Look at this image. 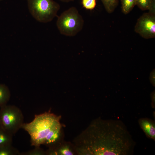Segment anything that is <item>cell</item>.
<instances>
[{"label": "cell", "instance_id": "obj_1", "mask_svg": "<svg viewBox=\"0 0 155 155\" xmlns=\"http://www.w3.org/2000/svg\"><path fill=\"white\" fill-rule=\"evenodd\" d=\"M79 155H129L135 143L121 121L92 120L72 143Z\"/></svg>", "mask_w": 155, "mask_h": 155}, {"label": "cell", "instance_id": "obj_2", "mask_svg": "<svg viewBox=\"0 0 155 155\" xmlns=\"http://www.w3.org/2000/svg\"><path fill=\"white\" fill-rule=\"evenodd\" d=\"M60 117L50 112L35 115L30 123H24L22 128L30 137L31 145L35 147L44 145L47 138L53 132L62 130Z\"/></svg>", "mask_w": 155, "mask_h": 155}, {"label": "cell", "instance_id": "obj_3", "mask_svg": "<svg viewBox=\"0 0 155 155\" xmlns=\"http://www.w3.org/2000/svg\"><path fill=\"white\" fill-rule=\"evenodd\" d=\"M84 21L77 8L72 7L58 17L57 27L60 33L68 36L76 35L83 29Z\"/></svg>", "mask_w": 155, "mask_h": 155}, {"label": "cell", "instance_id": "obj_4", "mask_svg": "<svg viewBox=\"0 0 155 155\" xmlns=\"http://www.w3.org/2000/svg\"><path fill=\"white\" fill-rule=\"evenodd\" d=\"M29 11L37 21L47 23L57 16L59 4L54 0H27Z\"/></svg>", "mask_w": 155, "mask_h": 155}, {"label": "cell", "instance_id": "obj_5", "mask_svg": "<svg viewBox=\"0 0 155 155\" xmlns=\"http://www.w3.org/2000/svg\"><path fill=\"white\" fill-rule=\"evenodd\" d=\"M24 117L21 110L14 105L7 104L0 107V125L13 135L22 128Z\"/></svg>", "mask_w": 155, "mask_h": 155}, {"label": "cell", "instance_id": "obj_6", "mask_svg": "<svg viewBox=\"0 0 155 155\" xmlns=\"http://www.w3.org/2000/svg\"><path fill=\"white\" fill-rule=\"evenodd\" d=\"M135 32L142 37L149 39L155 37V15L144 13L137 20Z\"/></svg>", "mask_w": 155, "mask_h": 155}, {"label": "cell", "instance_id": "obj_7", "mask_svg": "<svg viewBox=\"0 0 155 155\" xmlns=\"http://www.w3.org/2000/svg\"><path fill=\"white\" fill-rule=\"evenodd\" d=\"M46 155H73L77 154L72 143L61 141L45 151Z\"/></svg>", "mask_w": 155, "mask_h": 155}, {"label": "cell", "instance_id": "obj_8", "mask_svg": "<svg viewBox=\"0 0 155 155\" xmlns=\"http://www.w3.org/2000/svg\"><path fill=\"white\" fill-rule=\"evenodd\" d=\"M138 123L140 127L147 137L155 140V123L152 119L147 118H142L139 119Z\"/></svg>", "mask_w": 155, "mask_h": 155}, {"label": "cell", "instance_id": "obj_9", "mask_svg": "<svg viewBox=\"0 0 155 155\" xmlns=\"http://www.w3.org/2000/svg\"><path fill=\"white\" fill-rule=\"evenodd\" d=\"M11 97L8 87L5 84H0V107L7 104Z\"/></svg>", "mask_w": 155, "mask_h": 155}, {"label": "cell", "instance_id": "obj_10", "mask_svg": "<svg viewBox=\"0 0 155 155\" xmlns=\"http://www.w3.org/2000/svg\"><path fill=\"white\" fill-rule=\"evenodd\" d=\"M13 135L0 126V147L12 145Z\"/></svg>", "mask_w": 155, "mask_h": 155}, {"label": "cell", "instance_id": "obj_11", "mask_svg": "<svg viewBox=\"0 0 155 155\" xmlns=\"http://www.w3.org/2000/svg\"><path fill=\"white\" fill-rule=\"evenodd\" d=\"M19 150L13 147L12 145L0 147V155H20Z\"/></svg>", "mask_w": 155, "mask_h": 155}, {"label": "cell", "instance_id": "obj_12", "mask_svg": "<svg viewBox=\"0 0 155 155\" xmlns=\"http://www.w3.org/2000/svg\"><path fill=\"white\" fill-rule=\"evenodd\" d=\"M123 12L125 14L129 13L135 5V0H120Z\"/></svg>", "mask_w": 155, "mask_h": 155}, {"label": "cell", "instance_id": "obj_13", "mask_svg": "<svg viewBox=\"0 0 155 155\" xmlns=\"http://www.w3.org/2000/svg\"><path fill=\"white\" fill-rule=\"evenodd\" d=\"M106 11L111 13L115 10L118 4V0H100Z\"/></svg>", "mask_w": 155, "mask_h": 155}, {"label": "cell", "instance_id": "obj_14", "mask_svg": "<svg viewBox=\"0 0 155 155\" xmlns=\"http://www.w3.org/2000/svg\"><path fill=\"white\" fill-rule=\"evenodd\" d=\"M40 146L35 147L33 149L25 152L20 153V155H44L45 151L40 148Z\"/></svg>", "mask_w": 155, "mask_h": 155}, {"label": "cell", "instance_id": "obj_15", "mask_svg": "<svg viewBox=\"0 0 155 155\" xmlns=\"http://www.w3.org/2000/svg\"><path fill=\"white\" fill-rule=\"evenodd\" d=\"M153 0H135V5L142 11L148 10Z\"/></svg>", "mask_w": 155, "mask_h": 155}, {"label": "cell", "instance_id": "obj_16", "mask_svg": "<svg viewBox=\"0 0 155 155\" xmlns=\"http://www.w3.org/2000/svg\"><path fill=\"white\" fill-rule=\"evenodd\" d=\"M82 5L84 8L88 10H92L95 7L96 0H81Z\"/></svg>", "mask_w": 155, "mask_h": 155}, {"label": "cell", "instance_id": "obj_17", "mask_svg": "<svg viewBox=\"0 0 155 155\" xmlns=\"http://www.w3.org/2000/svg\"><path fill=\"white\" fill-rule=\"evenodd\" d=\"M148 10V12L152 14L155 15V0H152Z\"/></svg>", "mask_w": 155, "mask_h": 155}, {"label": "cell", "instance_id": "obj_18", "mask_svg": "<svg viewBox=\"0 0 155 155\" xmlns=\"http://www.w3.org/2000/svg\"><path fill=\"white\" fill-rule=\"evenodd\" d=\"M59 1L65 3H68L71 1H73L74 0H59Z\"/></svg>", "mask_w": 155, "mask_h": 155}, {"label": "cell", "instance_id": "obj_19", "mask_svg": "<svg viewBox=\"0 0 155 155\" xmlns=\"http://www.w3.org/2000/svg\"><path fill=\"white\" fill-rule=\"evenodd\" d=\"M2 0H0V1H2Z\"/></svg>", "mask_w": 155, "mask_h": 155}, {"label": "cell", "instance_id": "obj_20", "mask_svg": "<svg viewBox=\"0 0 155 155\" xmlns=\"http://www.w3.org/2000/svg\"></svg>", "mask_w": 155, "mask_h": 155}]
</instances>
